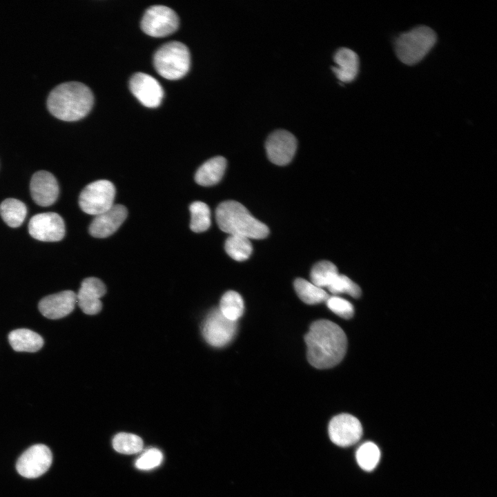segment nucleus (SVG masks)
I'll return each mask as SVG.
<instances>
[{"mask_svg":"<svg viewBox=\"0 0 497 497\" xmlns=\"http://www.w3.org/2000/svg\"><path fill=\"white\" fill-rule=\"evenodd\" d=\"M237 321L226 318L216 308L210 311L204 320L202 332L204 338L210 345L222 347L230 343L236 335Z\"/></svg>","mask_w":497,"mask_h":497,"instance_id":"nucleus-7","label":"nucleus"},{"mask_svg":"<svg viewBox=\"0 0 497 497\" xmlns=\"http://www.w3.org/2000/svg\"><path fill=\"white\" fill-rule=\"evenodd\" d=\"M219 309L228 320L237 321L242 315L244 310L242 296L234 291L226 292L220 300Z\"/></svg>","mask_w":497,"mask_h":497,"instance_id":"nucleus-24","label":"nucleus"},{"mask_svg":"<svg viewBox=\"0 0 497 497\" xmlns=\"http://www.w3.org/2000/svg\"><path fill=\"white\" fill-rule=\"evenodd\" d=\"M224 248L232 259L238 262L249 258L253 251L250 239L241 235H229L225 242Z\"/></svg>","mask_w":497,"mask_h":497,"instance_id":"nucleus-23","label":"nucleus"},{"mask_svg":"<svg viewBox=\"0 0 497 497\" xmlns=\"http://www.w3.org/2000/svg\"><path fill=\"white\" fill-rule=\"evenodd\" d=\"M30 190L34 202L41 206H48L55 203L59 191L56 178L46 170H40L33 175Z\"/></svg>","mask_w":497,"mask_h":497,"instance_id":"nucleus-15","label":"nucleus"},{"mask_svg":"<svg viewBox=\"0 0 497 497\" xmlns=\"http://www.w3.org/2000/svg\"><path fill=\"white\" fill-rule=\"evenodd\" d=\"M226 168V160L216 156L205 162L197 170L195 182L204 186L215 185L222 178Z\"/></svg>","mask_w":497,"mask_h":497,"instance_id":"nucleus-19","label":"nucleus"},{"mask_svg":"<svg viewBox=\"0 0 497 497\" xmlns=\"http://www.w3.org/2000/svg\"><path fill=\"white\" fill-rule=\"evenodd\" d=\"M162 458V454L159 449L151 448L136 460L135 466L139 469H150L159 465Z\"/></svg>","mask_w":497,"mask_h":497,"instance_id":"nucleus-31","label":"nucleus"},{"mask_svg":"<svg viewBox=\"0 0 497 497\" xmlns=\"http://www.w3.org/2000/svg\"><path fill=\"white\" fill-rule=\"evenodd\" d=\"M113 448L124 454H133L140 451L143 448L142 439L135 434L119 433L113 440Z\"/></svg>","mask_w":497,"mask_h":497,"instance_id":"nucleus-28","label":"nucleus"},{"mask_svg":"<svg viewBox=\"0 0 497 497\" xmlns=\"http://www.w3.org/2000/svg\"><path fill=\"white\" fill-rule=\"evenodd\" d=\"M355 458L358 465L364 471L376 468L380 458V451L372 442L362 444L356 451Z\"/></svg>","mask_w":497,"mask_h":497,"instance_id":"nucleus-27","label":"nucleus"},{"mask_svg":"<svg viewBox=\"0 0 497 497\" xmlns=\"http://www.w3.org/2000/svg\"><path fill=\"white\" fill-rule=\"evenodd\" d=\"M436 32L426 26H418L402 33L395 41V51L403 64L413 65L420 61L433 47Z\"/></svg>","mask_w":497,"mask_h":497,"instance_id":"nucleus-4","label":"nucleus"},{"mask_svg":"<svg viewBox=\"0 0 497 497\" xmlns=\"http://www.w3.org/2000/svg\"><path fill=\"white\" fill-rule=\"evenodd\" d=\"M293 285L298 296L307 304H317L326 302L329 297L323 289L303 278H297Z\"/></svg>","mask_w":497,"mask_h":497,"instance_id":"nucleus-22","label":"nucleus"},{"mask_svg":"<svg viewBox=\"0 0 497 497\" xmlns=\"http://www.w3.org/2000/svg\"><path fill=\"white\" fill-rule=\"evenodd\" d=\"M179 18L171 8L162 5L153 6L145 12L141 28L148 35L164 37L176 31Z\"/></svg>","mask_w":497,"mask_h":497,"instance_id":"nucleus-8","label":"nucleus"},{"mask_svg":"<svg viewBox=\"0 0 497 497\" xmlns=\"http://www.w3.org/2000/svg\"><path fill=\"white\" fill-rule=\"evenodd\" d=\"M265 148L269 159L279 166L288 164L297 149V139L286 130H277L266 139Z\"/></svg>","mask_w":497,"mask_h":497,"instance_id":"nucleus-12","label":"nucleus"},{"mask_svg":"<svg viewBox=\"0 0 497 497\" xmlns=\"http://www.w3.org/2000/svg\"><path fill=\"white\" fill-rule=\"evenodd\" d=\"M115 188L106 179L97 180L88 184L81 192L79 204L86 213L97 215L114 205Z\"/></svg>","mask_w":497,"mask_h":497,"instance_id":"nucleus-6","label":"nucleus"},{"mask_svg":"<svg viewBox=\"0 0 497 497\" xmlns=\"http://www.w3.org/2000/svg\"><path fill=\"white\" fill-rule=\"evenodd\" d=\"M309 362L317 369H329L339 364L347 349V338L337 324L329 320L313 322L304 335Z\"/></svg>","mask_w":497,"mask_h":497,"instance_id":"nucleus-1","label":"nucleus"},{"mask_svg":"<svg viewBox=\"0 0 497 497\" xmlns=\"http://www.w3.org/2000/svg\"><path fill=\"white\" fill-rule=\"evenodd\" d=\"M327 307L342 318L348 320L354 314V307L348 300L337 295L329 296L325 302Z\"/></svg>","mask_w":497,"mask_h":497,"instance_id":"nucleus-30","label":"nucleus"},{"mask_svg":"<svg viewBox=\"0 0 497 497\" xmlns=\"http://www.w3.org/2000/svg\"><path fill=\"white\" fill-rule=\"evenodd\" d=\"M329 438L335 445L349 447L355 444L362 437V427L360 420L349 413L335 416L328 426Z\"/></svg>","mask_w":497,"mask_h":497,"instance_id":"nucleus-10","label":"nucleus"},{"mask_svg":"<svg viewBox=\"0 0 497 497\" xmlns=\"http://www.w3.org/2000/svg\"><path fill=\"white\" fill-rule=\"evenodd\" d=\"M215 217L219 228L230 235L261 240L269 233L266 224L255 218L245 206L236 201L220 203L215 210Z\"/></svg>","mask_w":497,"mask_h":497,"instance_id":"nucleus-3","label":"nucleus"},{"mask_svg":"<svg viewBox=\"0 0 497 497\" xmlns=\"http://www.w3.org/2000/svg\"><path fill=\"white\" fill-rule=\"evenodd\" d=\"M189 210L191 212V229L195 233H202L208 230L211 224V211L208 206L204 202L197 201L190 205Z\"/></svg>","mask_w":497,"mask_h":497,"instance_id":"nucleus-25","label":"nucleus"},{"mask_svg":"<svg viewBox=\"0 0 497 497\" xmlns=\"http://www.w3.org/2000/svg\"><path fill=\"white\" fill-rule=\"evenodd\" d=\"M126 208L115 204L107 211L95 215L89 226L90 234L97 238L107 237L121 226L127 217Z\"/></svg>","mask_w":497,"mask_h":497,"instance_id":"nucleus-14","label":"nucleus"},{"mask_svg":"<svg viewBox=\"0 0 497 497\" xmlns=\"http://www.w3.org/2000/svg\"><path fill=\"white\" fill-rule=\"evenodd\" d=\"M129 87L138 101L148 108L159 106L164 97V90L158 81L144 72L133 75Z\"/></svg>","mask_w":497,"mask_h":497,"instance_id":"nucleus-13","label":"nucleus"},{"mask_svg":"<svg viewBox=\"0 0 497 497\" xmlns=\"http://www.w3.org/2000/svg\"><path fill=\"white\" fill-rule=\"evenodd\" d=\"M339 274L336 266L329 261H320L312 268L310 277L311 282L322 289L327 288Z\"/></svg>","mask_w":497,"mask_h":497,"instance_id":"nucleus-26","label":"nucleus"},{"mask_svg":"<svg viewBox=\"0 0 497 497\" xmlns=\"http://www.w3.org/2000/svg\"><path fill=\"white\" fill-rule=\"evenodd\" d=\"M27 214L26 205L20 200L8 198L0 204V215L3 220L10 227L21 225Z\"/></svg>","mask_w":497,"mask_h":497,"instance_id":"nucleus-21","label":"nucleus"},{"mask_svg":"<svg viewBox=\"0 0 497 497\" xmlns=\"http://www.w3.org/2000/svg\"><path fill=\"white\" fill-rule=\"evenodd\" d=\"M28 231L33 238L43 242L59 241L66 232L62 217L52 212L34 215L29 222Z\"/></svg>","mask_w":497,"mask_h":497,"instance_id":"nucleus-11","label":"nucleus"},{"mask_svg":"<svg viewBox=\"0 0 497 497\" xmlns=\"http://www.w3.org/2000/svg\"><path fill=\"white\" fill-rule=\"evenodd\" d=\"M106 291V286L101 280L94 277H87L81 282L77 295V302L86 314H97L101 309L100 298Z\"/></svg>","mask_w":497,"mask_h":497,"instance_id":"nucleus-16","label":"nucleus"},{"mask_svg":"<svg viewBox=\"0 0 497 497\" xmlns=\"http://www.w3.org/2000/svg\"><path fill=\"white\" fill-rule=\"evenodd\" d=\"M154 67L162 77L176 80L188 71L191 56L188 48L179 41H170L162 46L155 53Z\"/></svg>","mask_w":497,"mask_h":497,"instance_id":"nucleus-5","label":"nucleus"},{"mask_svg":"<svg viewBox=\"0 0 497 497\" xmlns=\"http://www.w3.org/2000/svg\"><path fill=\"white\" fill-rule=\"evenodd\" d=\"M94 97L85 84L70 81L55 87L49 94L47 107L56 118L73 121L82 119L91 110Z\"/></svg>","mask_w":497,"mask_h":497,"instance_id":"nucleus-2","label":"nucleus"},{"mask_svg":"<svg viewBox=\"0 0 497 497\" xmlns=\"http://www.w3.org/2000/svg\"><path fill=\"white\" fill-rule=\"evenodd\" d=\"M8 340L16 351L36 352L43 345V338L38 333L27 329L11 331Z\"/></svg>","mask_w":497,"mask_h":497,"instance_id":"nucleus-20","label":"nucleus"},{"mask_svg":"<svg viewBox=\"0 0 497 497\" xmlns=\"http://www.w3.org/2000/svg\"><path fill=\"white\" fill-rule=\"evenodd\" d=\"M333 59L338 67H331L336 77L342 82L353 81L359 70L358 55L347 48H340L335 52Z\"/></svg>","mask_w":497,"mask_h":497,"instance_id":"nucleus-18","label":"nucleus"},{"mask_svg":"<svg viewBox=\"0 0 497 497\" xmlns=\"http://www.w3.org/2000/svg\"><path fill=\"white\" fill-rule=\"evenodd\" d=\"M52 461L50 449L43 444H37L25 451L17 462V470L28 478H37L48 471Z\"/></svg>","mask_w":497,"mask_h":497,"instance_id":"nucleus-9","label":"nucleus"},{"mask_svg":"<svg viewBox=\"0 0 497 497\" xmlns=\"http://www.w3.org/2000/svg\"><path fill=\"white\" fill-rule=\"evenodd\" d=\"M77 302V294L72 291H64L48 295L39 303V309L47 318L55 320L70 313Z\"/></svg>","mask_w":497,"mask_h":497,"instance_id":"nucleus-17","label":"nucleus"},{"mask_svg":"<svg viewBox=\"0 0 497 497\" xmlns=\"http://www.w3.org/2000/svg\"><path fill=\"white\" fill-rule=\"evenodd\" d=\"M329 291L337 295L347 293L351 297L358 298L362 291L360 286L344 275L338 274L327 287Z\"/></svg>","mask_w":497,"mask_h":497,"instance_id":"nucleus-29","label":"nucleus"}]
</instances>
